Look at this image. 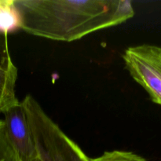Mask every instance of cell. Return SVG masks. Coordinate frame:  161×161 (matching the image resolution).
Masks as SVG:
<instances>
[{
    "mask_svg": "<svg viewBox=\"0 0 161 161\" xmlns=\"http://www.w3.org/2000/svg\"><path fill=\"white\" fill-rule=\"evenodd\" d=\"M41 161H91V158L71 139L45 113L31 95L22 101Z\"/></svg>",
    "mask_w": 161,
    "mask_h": 161,
    "instance_id": "cell-2",
    "label": "cell"
},
{
    "mask_svg": "<svg viewBox=\"0 0 161 161\" xmlns=\"http://www.w3.org/2000/svg\"><path fill=\"white\" fill-rule=\"evenodd\" d=\"M3 114L8 136L17 153L23 161H33L37 157V153L22 102L9 108Z\"/></svg>",
    "mask_w": 161,
    "mask_h": 161,
    "instance_id": "cell-4",
    "label": "cell"
},
{
    "mask_svg": "<svg viewBox=\"0 0 161 161\" xmlns=\"http://www.w3.org/2000/svg\"><path fill=\"white\" fill-rule=\"evenodd\" d=\"M33 161H41L40 160H39V158H38V157H36V159H35V160H33Z\"/></svg>",
    "mask_w": 161,
    "mask_h": 161,
    "instance_id": "cell-9",
    "label": "cell"
},
{
    "mask_svg": "<svg viewBox=\"0 0 161 161\" xmlns=\"http://www.w3.org/2000/svg\"><path fill=\"white\" fill-rule=\"evenodd\" d=\"M17 80V69L7 52L0 58V113L20 102L16 96Z\"/></svg>",
    "mask_w": 161,
    "mask_h": 161,
    "instance_id": "cell-5",
    "label": "cell"
},
{
    "mask_svg": "<svg viewBox=\"0 0 161 161\" xmlns=\"http://www.w3.org/2000/svg\"><path fill=\"white\" fill-rule=\"evenodd\" d=\"M20 28V18L14 0H0V35L9 33Z\"/></svg>",
    "mask_w": 161,
    "mask_h": 161,
    "instance_id": "cell-6",
    "label": "cell"
},
{
    "mask_svg": "<svg viewBox=\"0 0 161 161\" xmlns=\"http://www.w3.org/2000/svg\"><path fill=\"white\" fill-rule=\"evenodd\" d=\"M20 28L38 37L72 42L135 16L127 0H14Z\"/></svg>",
    "mask_w": 161,
    "mask_h": 161,
    "instance_id": "cell-1",
    "label": "cell"
},
{
    "mask_svg": "<svg viewBox=\"0 0 161 161\" xmlns=\"http://www.w3.org/2000/svg\"><path fill=\"white\" fill-rule=\"evenodd\" d=\"M91 161H147L141 156L127 151H106L100 157L91 158Z\"/></svg>",
    "mask_w": 161,
    "mask_h": 161,
    "instance_id": "cell-8",
    "label": "cell"
},
{
    "mask_svg": "<svg viewBox=\"0 0 161 161\" xmlns=\"http://www.w3.org/2000/svg\"><path fill=\"white\" fill-rule=\"evenodd\" d=\"M0 161H23L11 142L6 125L0 119Z\"/></svg>",
    "mask_w": 161,
    "mask_h": 161,
    "instance_id": "cell-7",
    "label": "cell"
},
{
    "mask_svg": "<svg viewBox=\"0 0 161 161\" xmlns=\"http://www.w3.org/2000/svg\"><path fill=\"white\" fill-rule=\"evenodd\" d=\"M126 69L132 78L161 105V47L149 44L126 49L123 55Z\"/></svg>",
    "mask_w": 161,
    "mask_h": 161,
    "instance_id": "cell-3",
    "label": "cell"
}]
</instances>
